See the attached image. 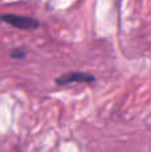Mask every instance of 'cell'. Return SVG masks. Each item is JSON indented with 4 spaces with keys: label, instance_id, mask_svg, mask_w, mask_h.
<instances>
[{
    "label": "cell",
    "instance_id": "cell-1",
    "mask_svg": "<svg viewBox=\"0 0 151 152\" xmlns=\"http://www.w3.org/2000/svg\"><path fill=\"white\" fill-rule=\"evenodd\" d=\"M0 20L4 23L10 24V26L15 27L19 29H35L40 26L39 21L34 18H28V16H20V15H13V13H7V15H0Z\"/></svg>",
    "mask_w": 151,
    "mask_h": 152
},
{
    "label": "cell",
    "instance_id": "cell-2",
    "mask_svg": "<svg viewBox=\"0 0 151 152\" xmlns=\"http://www.w3.org/2000/svg\"><path fill=\"white\" fill-rule=\"evenodd\" d=\"M94 80H95V77L90 74H86V72H68V74H64L56 79V83L64 86V84L71 83H91Z\"/></svg>",
    "mask_w": 151,
    "mask_h": 152
},
{
    "label": "cell",
    "instance_id": "cell-3",
    "mask_svg": "<svg viewBox=\"0 0 151 152\" xmlns=\"http://www.w3.org/2000/svg\"><path fill=\"white\" fill-rule=\"evenodd\" d=\"M11 55H12V58H23L26 53H24V51H21V50H15Z\"/></svg>",
    "mask_w": 151,
    "mask_h": 152
}]
</instances>
